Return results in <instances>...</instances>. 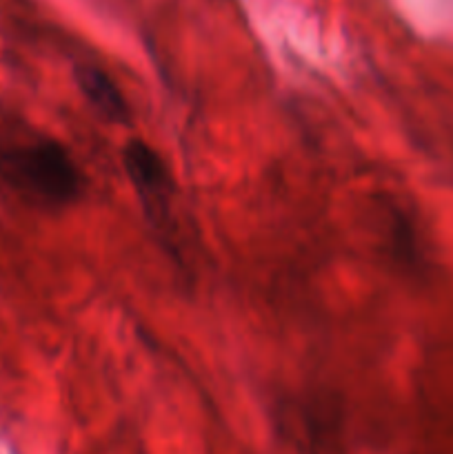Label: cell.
I'll return each mask as SVG.
<instances>
[{
	"label": "cell",
	"mask_w": 453,
	"mask_h": 454,
	"mask_svg": "<svg viewBox=\"0 0 453 454\" xmlns=\"http://www.w3.org/2000/svg\"><path fill=\"white\" fill-rule=\"evenodd\" d=\"M0 182L25 202L65 208L84 191V176L62 142L0 120Z\"/></svg>",
	"instance_id": "1"
},
{
	"label": "cell",
	"mask_w": 453,
	"mask_h": 454,
	"mask_svg": "<svg viewBox=\"0 0 453 454\" xmlns=\"http://www.w3.org/2000/svg\"><path fill=\"white\" fill-rule=\"evenodd\" d=\"M76 84L84 100L109 124H127L131 120V106L118 84L102 69L91 65L76 67Z\"/></svg>",
	"instance_id": "3"
},
{
	"label": "cell",
	"mask_w": 453,
	"mask_h": 454,
	"mask_svg": "<svg viewBox=\"0 0 453 454\" xmlns=\"http://www.w3.org/2000/svg\"><path fill=\"white\" fill-rule=\"evenodd\" d=\"M389 242L391 251L398 257L400 262H407L411 264L416 260V242H413V231L409 226L407 217L398 211V208H391L389 211Z\"/></svg>",
	"instance_id": "4"
},
{
	"label": "cell",
	"mask_w": 453,
	"mask_h": 454,
	"mask_svg": "<svg viewBox=\"0 0 453 454\" xmlns=\"http://www.w3.org/2000/svg\"><path fill=\"white\" fill-rule=\"evenodd\" d=\"M123 167L149 224L164 244H171L178 231L173 217L176 184L164 158L149 142L129 140L123 146Z\"/></svg>",
	"instance_id": "2"
}]
</instances>
